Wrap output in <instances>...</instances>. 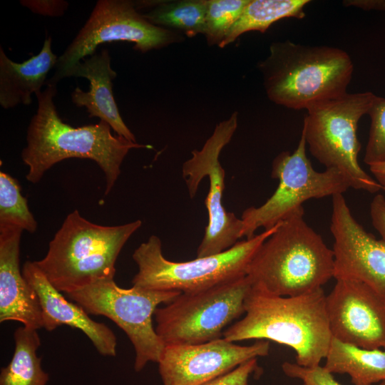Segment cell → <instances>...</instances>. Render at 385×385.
I'll list each match as a JSON object with an SVG mask.
<instances>
[{
  "instance_id": "cell-22",
  "label": "cell",
  "mask_w": 385,
  "mask_h": 385,
  "mask_svg": "<svg viewBox=\"0 0 385 385\" xmlns=\"http://www.w3.org/2000/svg\"><path fill=\"white\" fill-rule=\"evenodd\" d=\"M208 0L138 1L135 6L148 8L143 17L150 23L179 31L188 37L204 34Z\"/></svg>"
},
{
  "instance_id": "cell-10",
  "label": "cell",
  "mask_w": 385,
  "mask_h": 385,
  "mask_svg": "<svg viewBox=\"0 0 385 385\" xmlns=\"http://www.w3.org/2000/svg\"><path fill=\"white\" fill-rule=\"evenodd\" d=\"M306 145L302 131L297 147L292 153L283 151L274 158L271 176L279 180L277 188L260 207L244 210L240 218L243 223L242 237H252L261 227L264 230L274 227L309 199L343 194L350 188L344 177L334 169L315 170L307 156Z\"/></svg>"
},
{
  "instance_id": "cell-17",
  "label": "cell",
  "mask_w": 385,
  "mask_h": 385,
  "mask_svg": "<svg viewBox=\"0 0 385 385\" xmlns=\"http://www.w3.org/2000/svg\"><path fill=\"white\" fill-rule=\"evenodd\" d=\"M23 230L0 228V322L16 321L38 330L43 328L38 297L20 270Z\"/></svg>"
},
{
  "instance_id": "cell-28",
  "label": "cell",
  "mask_w": 385,
  "mask_h": 385,
  "mask_svg": "<svg viewBox=\"0 0 385 385\" xmlns=\"http://www.w3.org/2000/svg\"><path fill=\"white\" fill-rule=\"evenodd\" d=\"M257 369V358L250 359L229 373L200 385H249L251 375Z\"/></svg>"
},
{
  "instance_id": "cell-29",
  "label": "cell",
  "mask_w": 385,
  "mask_h": 385,
  "mask_svg": "<svg viewBox=\"0 0 385 385\" xmlns=\"http://www.w3.org/2000/svg\"><path fill=\"white\" fill-rule=\"evenodd\" d=\"M20 3L35 14L52 17L62 16L68 6L62 0H22Z\"/></svg>"
},
{
  "instance_id": "cell-24",
  "label": "cell",
  "mask_w": 385,
  "mask_h": 385,
  "mask_svg": "<svg viewBox=\"0 0 385 385\" xmlns=\"http://www.w3.org/2000/svg\"><path fill=\"white\" fill-rule=\"evenodd\" d=\"M17 227L34 233L38 223L16 179L0 172V228Z\"/></svg>"
},
{
  "instance_id": "cell-9",
  "label": "cell",
  "mask_w": 385,
  "mask_h": 385,
  "mask_svg": "<svg viewBox=\"0 0 385 385\" xmlns=\"http://www.w3.org/2000/svg\"><path fill=\"white\" fill-rule=\"evenodd\" d=\"M181 293L135 286L124 289L109 279L65 294L88 314L108 317L126 334L135 350L134 369L140 371L149 362L158 363L165 347L153 324L156 309Z\"/></svg>"
},
{
  "instance_id": "cell-33",
  "label": "cell",
  "mask_w": 385,
  "mask_h": 385,
  "mask_svg": "<svg viewBox=\"0 0 385 385\" xmlns=\"http://www.w3.org/2000/svg\"><path fill=\"white\" fill-rule=\"evenodd\" d=\"M302 385H312V384H306V383H303Z\"/></svg>"
},
{
  "instance_id": "cell-1",
  "label": "cell",
  "mask_w": 385,
  "mask_h": 385,
  "mask_svg": "<svg viewBox=\"0 0 385 385\" xmlns=\"http://www.w3.org/2000/svg\"><path fill=\"white\" fill-rule=\"evenodd\" d=\"M46 85L43 91L36 94L38 107L27 129L26 146L21 154L29 168L26 180L38 183L48 170L65 159H91L104 173L105 195H108L120 174L121 164L129 150L150 146L113 135L109 124L103 120L77 128L63 122L53 103L56 84Z\"/></svg>"
},
{
  "instance_id": "cell-8",
  "label": "cell",
  "mask_w": 385,
  "mask_h": 385,
  "mask_svg": "<svg viewBox=\"0 0 385 385\" xmlns=\"http://www.w3.org/2000/svg\"><path fill=\"white\" fill-rule=\"evenodd\" d=\"M252 287L251 280L244 275L207 289L181 293L156 309V332L165 346L222 338L226 327L245 314V299Z\"/></svg>"
},
{
  "instance_id": "cell-4",
  "label": "cell",
  "mask_w": 385,
  "mask_h": 385,
  "mask_svg": "<svg viewBox=\"0 0 385 385\" xmlns=\"http://www.w3.org/2000/svg\"><path fill=\"white\" fill-rule=\"evenodd\" d=\"M257 67L269 99L294 110L344 95L354 71L350 56L341 48L289 40L272 42Z\"/></svg>"
},
{
  "instance_id": "cell-23",
  "label": "cell",
  "mask_w": 385,
  "mask_h": 385,
  "mask_svg": "<svg viewBox=\"0 0 385 385\" xmlns=\"http://www.w3.org/2000/svg\"><path fill=\"white\" fill-rule=\"evenodd\" d=\"M309 0H250L219 47L224 48L247 31L262 33L284 18L303 19Z\"/></svg>"
},
{
  "instance_id": "cell-14",
  "label": "cell",
  "mask_w": 385,
  "mask_h": 385,
  "mask_svg": "<svg viewBox=\"0 0 385 385\" xmlns=\"http://www.w3.org/2000/svg\"><path fill=\"white\" fill-rule=\"evenodd\" d=\"M269 351L267 340L242 346L223 337L196 344L167 345L158 371L163 385H200L250 359L267 356Z\"/></svg>"
},
{
  "instance_id": "cell-16",
  "label": "cell",
  "mask_w": 385,
  "mask_h": 385,
  "mask_svg": "<svg viewBox=\"0 0 385 385\" xmlns=\"http://www.w3.org/2000/svg\"><path fill=\"white\" fill-rule=\"evenodd\" d=\"M22 273L38 297L42 311L43 328L48 332L62 325L76 328L85 334L100 354L116 355L117 338L114 332L104 323L93 320L78 304L67 300L47 279L34 261H26Z\"/></svg>"
},
{
  "instance_id": "cell-27",
  "label": "cell",
  "mask_w": 385,
  "mask_h": 385,
  "mask_svg": "<svg viewBox=\"0 0 385 385\" xmlns=\"http://www.w3.org/2000/svg\"><path fill=\"white\" fill-rule=\"evenodd\" d=\"M282 369L287 376L299 379L303 383L312 385H342L334 379L332 374L320 365L309 368L297 363L285 361L282 364ZM379 385H385V381Z\"/></svg>"
},
{
  "instance_id": "cell-3",
  "label": "cell",
  "mask_w": 385,
  "mask_h": 385,
  "mask_svg": "<svg viewBox=\"0 0 385 385\" xmlns=\"http://www.w3.org/2000/svg\"><path fill=\"white\" fill-rule=\"evenodd\" d=\"M303 207L278 224L247 270L252 285L272 294L295 297L322 288L334 277V255L304 220Z\"/></svg>"
},
{
  "instance_id": "cell-30",
  "label": "cell",
  "mask_w": 385,
  "mask_h": 385,
  "mask_svg": "<svg viewBox=\"0 0 385 385\" xmlns=\"http://www.w3.org/2000/svg\"><path fill=\"white\" fill-rule=\"evenodd\" d=\"M370 216L374 227L385 241V197L377 194L370 204Z\"/></svg>"
},
{
  "instance_id": "cell-12",
  "label": "cell",
  "mask_w": 385,
  "mask_h": 385,
  "mask_svg": "<svg viewBox=\"0 0 385 385\" xmlns=\"http://www.w3.org/2000/svg\"><path fill=\"white\" fill-rule=\"evenodd\" d=\"M238 113L218 123L210 137L200 150L191 152L192 156L183 165V177L191 198L195 195L201 180L208 177L210 186L205 204L208 224L197 250V257L222 252L242 237L243 223L234 213L222 205L225 172L219 160L223 148L231 140L237 128Z\"/></svg>"
},
{
  "instance_id": "cell-5",
  "label": "cell",
  "mask_w": 385,
  "mask_h": 385,
  "mask_svg": "<svg viewBox=\"0 0 385 385\" xmlns=\"http://www.w3.org/2000/svg\"><path fill=\"white\" fill-rule=\"evenodd\" d=\"M141 225L140 220L115 226L97 225L75 210L50 241L44 257L34 262L51 284L64 294L113 279L121 250Z\"/></svg>"
},
{
  "instance_id": "cell-15",
  "label": "cell",
  "mask_w": 385,
  "mask_h": 385,
  "mask_svg": "<svg viewBox=\"0 0 385 385\" xmlns=\"http://www.w3.org/2000/svg\"><path fill=\"white\" fill-rule=\"evenodd\" d=\"M326 296L332 337L361 348H385V301L360 282L337 279Z\"/></svg>"
},
{
  "instance_id": "cell-18",
  "label": "cell",
  "mask_w": 385,
  "mask_h": 385,
  "mask_svg": "<svg viewBox=\"0 0 385 385\" xmlns=\"http://www.w3.org/2000/svg\"><path fill=\"white\" fill-rule=\"evenodd\" d=\"M117 76L111 68L108 51L103 49L88 58L79 61L67 69L62 76L83 77L90 82L86 92L76 87L71 93V101L78 107H85L89 117H97L109 124L119 136L137 143L134 134L125 124L120 115L113 93V80Z\"/></svg>"
},
{
  "instance_id": "cell-32",
  "label": "cell",
  "mask_w": 385,
  "mask_h": 385,
  "mask_svg": "<svg viewBox=\"0 0 385 385\" xmlns=\"http://www.w3.org/2000/svg\"><path fill=\"white\" fill-rule=\"evenodd\" d=\"M370 171L375 177V180L385 190V162L371 165L369 166Z\"/></svg>"
},
{
  "instance_id": "cell-20",
  "label": "cell",
  "mask_w": 385,
  "mask_h": 385,
  "mask_svg": "<svg viewBox=\"0 0 385 385\" xmlns=\"http://www.w3.org/2000/svg\"><path fill=\"white\" fill-rule=\"evenodd\" d=\"M324 359L327 371L348 374L354 385L385 381V348H361L332 337Z\"/></svg>"
},
{
  "instance_id": "cell-19",
  "label": "cell",
  "mask_w": 385,
  "mask_h": 385,
  "mask_svg": "<svg viewBox=\"0 0 385 385\" xmlns=\"http://www.w3.org/2000/svg\"><path fill=\"white\" fill-rule=\"evenodd\" d=\"M51 38L43 42L40 52L22 63L11 60L0 47V105L9 109L32 103L31 96L41 91L48 72L58 58L51 49Z\"/></svg>"
},
{
  "instance_id": "cell-31",
  "label": "cell",
  "mask_w": 385,
  "mask_h": 385,
  "mask_svg": "<svg viewBox=\"0 0 385 385\" xmlns=\"http://www.w3.org/2000/svg\"><path fill=\"white\" fill-rule=\"evenodd\" d=\"M342 4L365 11H385V0H344Z\"/></svg>"
},
{
  "instance_id": "cell-7",
  "label": "cell",
  "mask_w": 385,
  "mask_h": 385,
  "mask_svg": "<svg viewBox=\"0 0 385 385\" xmlns=\"http://www.w3.org/2000/svg\"><path fill=\"white\" fill-rule=\"evenodd\" d=\"M375 96L369 91L346 93L317 103L307 110L302 130L310 153L326 169L339 171L350 188L372 193L382 188L359 163L361 145L356 130Z\"/></svg>"
},
{
  "instance_id": "cell-11",
  "label": "cell",
  "mask_w": 385,
  "mask_h": 385,
  "mask_svg": "<svg viewBox=\"0 0 385 385\" xmlns=\"http://www.w3.org/2000/svg\"><path fill=\"white\" fill-rule=\"evenodd\" d=\"M184 40L183 36L147 21L128 0H99L76 36L58 58L53 76L46 83L57 84L64 72L104 43L128 41L142 53Z\"/></svg>"
},
{
  "instance_id": "cell-26",
  "label": "cell",
  "mask_w": 385,
  "mask_h": 385,
  "mask_svg": "<svg viewBox=\"0 0 385 385\" xmlns=\"http://www.w3.org/2000/svg\"><path fill=\"white\" fill-rule=\"evenodd\" d=\"M367 114L371 124L364 162L370 166L385 162V98L376 96Z\"/></svg>"
},
{
  "instance_id": "cell-13",
  "label": "cell",
  "mask_w": 385,
  "mask_h": 385,
  "mask_svg": "<svg viewBox=\"0 0 385 385\" xmlns=\"http://www.w3.org/2000/svg\"><path fill=\"white\" fill-rule=\"evenodd\" d=\"M332 197L334 277L364 283L385 301V241L355 220L342 194Z\"/></svg>"
},
{
  "instance_id": "cell-2",
  "label": "cell",
  "mask_w": 385,
  "mask_h": 385,
  "mask_svg": "<svg viewBox=\"0 0 385 385\" xmlns=\"http://www.w3.org/2000/svg\"><path fill=\"white\" fill-rule=\"evenodd\" d=\"M222 337L232 342L272 341L292 348L297 364L319 366L332 338L324 290L282 297L252 285L245 299L243 318L229 326Z\"/></svg>"
},
{
  "instance_id": "cell-6",
  "label": "cell",
  "mask_w": 385,
  "mask_h": 385,
  "mask_svg": "<svg viewBox=\"0 0 385 385\" xmlns=\"http://www.w3.org/2000/svg\"><path fill=\"white\" fill-rule=\"evenodd\" d=\"M278 224L251 238L237 242L222 252L186 262L167 260L163 254L160 238L151 235L133 254L138 269L132 280L133 286L151 290L192 292L247 275L254 255Z\"/></svg>"
},
{
  "instance_id": "cell-21",
  "label": "cell",
  "mask_w": 385,
  "mask_h": 385,
  "mask_svg": "<svg viewBox=\"0 0 385 385\" xmlns=\"http://www.w3.org/2000/svg\"><path fill=\"white\" fill-rule=\"evenodd\" d=\"M37 331L24 326L14 331V351L10 362L1 369L0 385H46L49 375L37 354L41 345Z\"/></svg>"
},
{
  "instance_id": "cell-25",
  "label": "cell",
  "mask_w": 385,
  "mask_h": 385,
  "mask_svg": "<svg viewBox=\"0 0 385 385\" xmlns=\"http://www.w3.org/2000/svg\"><path fill=\"white\" fill-rule=\"evenodd\" d=\"M250 0H208L204 35L209 46H218Z\"/></svg>"
}]
</instances>
